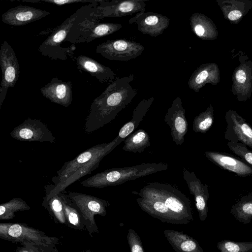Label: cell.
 <instances>
[{"label": "cell", "instance_id": "obj_12", "mask_svg": "<svg viewBox=\"0 0 252 252\" xmlns=\"http://www.w3.org/2000/svg\"><path fill=\"white\" fill-rule=\"evenodd\" d=\"M145 0H100L98 9L101 19L105 17L119 18L145 11Z\"/></svg>", "mask_w": 252, "mask_h": 252}, {"label": "cell", "instance_id": "obj_4", "mask_svg": "<svg viewBox=\"0 0 252 252\" xmlns=\"http://www.w3.org/2000/svg\"><path fill=\"white\" fill-rule=\"evenodd\" d=\"M132 193L138 194L140 197L162 202L186 224L193 220L189 197L171 185L158 182L150 183L142 188L139 192L134 191Z\"/></svg>", "mask_w": 252, "mask_h": 252}, {"label": "cell", "instance_id": "obj_33", "mask_svg": "<svg viewBox=\"0 0 252 252\" xmlns=\"http://www.w3.org/2000/svg\"><path fill=\"white\" fill-rule=\"evenodd\" d=\"M97 0H23V2H37V3H48L50 4H53L57 5H63L68 4H72L74 3H79V2H88L93 3L95 2Z\"/></svg>", "mask_w": 252, "mask_h": 252}, {"label": "cell", "instance_id": "obj_9", "mask_svg": "<svg viewBox=\"0 0 252 252\" xmlns=\"http://www.w3.org/2000/svg\"><path fill=\"white\" fill-rule=\"evenodd\" d=\"M14 139L25 142H48L54 143L56 138L47 126L37 119L28 118L10 132Z\"/></svg>", "mask_w": 252, "mask_h": 252}, {"label": "cell", "instance_id": "obj_2", "mask_svg": "<svg viewBox=\"0 0 252 252\" xmlns=\"http://www.w3.org/2000/svg\"><path fill=\"white\" fill-rule=\"evenodd\" d=\"M125 139L117 136L110 143L98 144L78 155L74 159L65 162L57 171L52 182L44 186L50 196L64 190L69 185L98 167L104 157L111 152Z\"/></svg>", "mask_w": 252, "mask_h": 252}, {"label": "cell", "instance_id": "obj_20", "mask_svg": "<svg viewBox=\"0 0 252 252\" xmlns=\"http://www.w3.org/2000/svg\"><path fill=\"white\" fill-rule=\"evenodd\" d=\"M75 60L78 69L95 77L101 83H111L117 78L116 74L110 67L89 57L79 55L75 58Z\"/></svg>", "mask_w": 252, "mask_h": 252}, {"label": "cell", "instance_id": "obj_15", "mask_svg": "<svg viewBox=\"0 0 252 252\" xmlns=\"http://www.w3.org/2000/svg\"><path fill=\"white\" fill-rule=\"evenodd\" d=\"M183 178L188 185L190 194L194 197L199 218L200 220L204 221L208 215L209 186L207 184H203L193 171H189L186 168H183Z\"/></svg>", "mask_w": 252, "mask_h": 252}, {"label": "cell", "instance_id": "obj_13", "mask_svg": "<svg viewBox=\"0 0 252 252\" xmlns=\"http://www.w3.org/2000/svg\"><path fill=\"white\" fill-rule=\"evenodd\" d=\"M0 65L2 72L0 88L8 90L14 87L19 78L20 65L13 48L6 41L0 46Z\"/></svg>", "mask_w": 252, "mask_h": 252}, {"label": "cell", "instance_id": "obj_11", "mask_svg": "<svg viewBox=\"0 0 252 252\" xmlns=\"http://www.w3.org/2000/svg\"><path fill=\"white\" fill-rule=\"evenodd\" d=\"M186 110L182 106L180 96L175 98L164 116V122L170 129L173 141L177 145H182L188 129V123L185 116Z\"/></svg>", "mask_w": 252, "mask_h": 252}, {"label": "cell", "instance_id": "obj_26", "mask_svg": "<svg viewBox=\"0 0 252 252\" xmlns=\"http://www.w3.org/2000/svg\"><path fill=\"white\" fill-rule=\"evenodd\" d=\"M151 145L147 132L142 128L132 133L124 140L123 150L132 153H142Z\"/></svg>", "mask_w": 252, "mask_h": 252}, {"label": "cell", "instance_id": "obj_35", "mask_svg": "<svg viewBox=\"0 0 252 252\" xmlns=\"http://www.w3.org/2000/svg\"><path fill=\"white\" fill-rule=\"evenodd\" d=\"M69 220L70 222L73 224H76L78 221V216L74 212H70L69 214Z\"/></svg>", "mask_w": 252, "mask_h": 252}, {"label": "cell", "instance_id": "obj_24", "mask_svg": "<svg viewBox=\"0 0 252 252\" xmlns=\"http://www.w3.org/2000/svg\"><path fill=\"white\" fill-rule=\"evenodd\" d=\"M163 232L168 242L176 252H203L196 240L183 232L165 229Z\"/></svg>", "mask_w": 252, "mask_h": 252}, {"label": "cell", "instance_id": "obj_1", "mask_svg": "<svg viewBox=\"0 0 252 252\" xmlns=\"http://www.w3.org/2000/svg\"><path fill=\"white\" fill-rule=\"evenodd\" d=\"M134 78L132 75L117 77L94 99L86 119V133H92L108 124L131 102L137 94V90L130 85Z\"/></svg>", "mask_w": 252, "mask_h": 252}, {"label": "cell", "instance_id": "obj_21", "mask_svg": "<svg viewBox=\"0 0 252 252\" xmlns=\"http://www.w3.org/2000/svg\"><path fill=\"white\" fill-rule=\"evenodd\" d=\"M136 201L142 210L162 222L186 224L183 220L172 213L161 201L142 197L136 198Z\"/></svg>", "mask_w": 252, "mask_h": 252}, {"label": "cell", "instance_id": "obj_8", "mask_svg": "<svg viewBox=\"0 0 252 252\" xmlns=\"http://www.w3.org/2000/svg\"><path fill=\"white\" fill-rule=\"evenodd\" d=\"M239 61L232 74L231 91L237 100L245 102L252 94V61L241 55Z\"/></svg>", "mask_w": 252, "mask_h": 252}, {"label": "cell", "instance_id": "obj_36", "mask_svg": "<svg viewBox=\"0 0 252 252\" xmlns=\"http://www.w3.org/2000/svg\"><path fill=\"white\" fill-rule=\"evenodd\" d=\"M6 209L5 207L3 205H1L0 206V215L1 216L5 212Z\"/></svg>", "mask_w": 252, "mask_h": 252}, {"label": "cell", "instance_id": "obj_3", "mask_svg": "<svg viewBox=\"0 0 252 252\" xmlns=\"http://www.w3.org/2000/svg\"><path fill=\"white\" fill-rule=\"evenodd\" d=\"M167 163H144L139 165L113 168L95 174L81 182L85 187L103 188L122 184L129 180L150 175L168 169Z\"/></svg>", "mask_w": 252, "mask_h": 252}, {"label": "cell", "instance_id": "obj_17", "mask_svg": "<svg viewBox=\"0 0 252 252\" xmlns=\"http://www.w3.org/2000/svg\"><path fill=\"white\" fill-rule=\"evenodd\" d=\"M72 83L58 77H53L50 82L40 88L42 94L51 102L64 107L69 106L72 101Z\"/></svg>", "mask_w": 252, "mask_h": 252}, {"label": "cell", "instance_id": "obj_28", "mask_svg": "<svg viewBox=\"0 0 252 252\" xmlns=\"http://www.w3.org/2000/svg\"><path fill=\"white\" fill-rule=\"evenodd\" d=\"M214 122V108L212 105L195 117L193 121L192 129L195 132L206 133Z\"/></svg>", "mask_w": 252, "mask_h": 252}, {"label": "cell", "instance_id": "obj_34", "mask_svg": "<svg viewBox=\"0 0 252 252\" xmlns=\"http://www.w3.org/2000/svg\"><path fill=\"white\" fill-rule=\"evenodd\" d=\"M22 229L19 224H13L10 226L8 230V234L13 237H18L22 233Z\"/></svg>", "mask_w": 252, "mask_h": 252}, {"label": "cell", "instance_id": "obj_37", "mask_svg": "<svg viewBox=\"0 0 252 252\" xmlns=\"http://www.w3.org/2000/svg\"></svg>", "mask_w": 252, "mask_h": 252}, {"label": "cell", "instance_id": "obj_19", "mask_svg": "<svg viewBox=\"0 0 252 252\" xmlns=\"http://www.w3.org/2000/svg\"><path fill=\"white\" fill-rule=\"evenodd\" d=\"M220 71L215 63L202 64L194 70L188 82L189 88L197 93L206 84L217 85L220 81Z\"/></svg>", "mask_w": 252, "mask_h": 252}, {"label": "cell", "instance_id": "obj_31", "mask_svg": "<svg viewBox=\"0 0 252 252\" xmlns=\"http://www.w3.org/2000/svg\"><path fill=\"white\" fill-rule=\"evenodd\" d=\"M227 145L231 151L252 167V151L246 145L239 142L233 143L230 141H228Z\"/></svg>", "mask_w": 252, "mask_h": 252}, {"label": "cell", "instance_id": "obj_6", "mask_svg": "<svg viewBox=\"0 0 252 252\" xmlns=\"http://www.w3.org/2000/svg\"><path fill=\"white\" fill-rule=\"evenodd\" d=\"M78 13V9L60 26L54 29L51 34L41 43L39 52L43 56L51 60L65 61L71 54L72 50L63 48L61 45L64 42L69 30Z\"/></svg>", "mask_w": 252, "mask_h": 252}, {"label": "cell", "instance_id": "obj_29", "mask_svg": "<svg viewBox=\"0 0 252 252\" xmlns=\"http://www.w3.org/2000/svg\"><path fill=\"white\" fill-rule=\"evenodd\" d=\"M122 28V25L118 23H98L91 31L86 42L89 43L96 38L110 35L118 31Z\"/></svg>", "mask_w": 252, "mask_h": 252}, {"label": "cell", "instance_id": "obj_32", "mask_svg": "<svg viewBox=\"0 0 252 252\" xmlns=\"http://www.w3.org/2000/svg\"><path fill=\"white\" fill-rule=\"evenodd\" d=\"M127 239L131 252H144L141 239L133 229L128 230Z\"/></svg>", "mask_w": 252, "mask_h": 252}, {"label": "cell", "instance_id": "obj_10", "mask_svg": "<svg viewBox=\"0 0 252 252\" xmlns=\"http://www.w3.org/2000/svg\"><path fill=\"white\" fill-rule=\"evenodd\" d=\"M224 118L227 124L224 138L252 148V128L246 120L230 109L226 111Z\"/></svg>", "mask_w": 252, "mask_h": 252}, {"label": "cell", "instance_id": "obj_25", "mask_svg": "<svg viewBox=\"0 0 252 252\" xmlns=\"http://www.w3.org/2000/svg\"><path fill=\"white\" fill-rule=\"evenodd\" d=\"M154 98L142 99L133 111L132 119L125 124L120 129L118 136L125 139L137 127L151 106Z\"/></svg>", "mask_w": 252, "mask_h": 252}, {"label": "cell", "instance_id": "obj_23", "mask_svg": "<svg viewBox=\"0 0 252 252\" xmlns=\"http://www.w3.org/2000/svg\"><path fill=\"white\" fill-rule=\"evenodd\" d=\"M190 26L193 33L202 40H213L219 32L213 21L205 14L195 12L190 17Z\"/></svg>", "mask_w": 252, "mask_h": 252}, {"label": "cell", "instance_id": "obj_16", "mask_svg": "<svg viewBox=\"0 0 252 252\" xmlns=\"http://www.w3.org/2000/svg\"><path fill=\"white\" fill-rule=\"evenodd\" d=\"M50 14L48 11L32 6L19 5L3 13L1 20L9 25L20 26L37 21Z\"/></svg>", "mask_w": 252, "mask_h": 252}, {"label": "cell", "instance_id": "obj_7", "mask_svg": "<svg viewBox=\"0 0 252 252\" xmlns=\"http://www.w3.org/2000/svg\"><path fill=\"white\" fill-rule=\"evenodd\" d=\"M145 47L126 39L108 40L97 46L96 52L111 61L126 62L142 55Z\"/></svg>", "mask_w": 252, "mask_h": 252}, {"label": "cell", "instance_id": "obj_5", "mask_svg": "<svg viewBox=\"0 0 252 252\" xmlns=\"http://www.w3.org/2000/svg\"><path fill=\"white\" fill-rule=\"evenodd\" d=\"M100 0L89 3L78 9V15L64 42L72 44L86 42L92 29L101 20L97 7Z\"/></svg>", "mask_w": 252, "mask_h": 252}, {"label": "cell", "instance_id": "obj_14", "mask_svg": "<svg viewBox=\"0 0 252 252\" xmlns=\"http://www.w3.org/2000/svg\"><path fill=\"white\" fill-rule=\"evenodd\" d=\"M170 19L153 12L141 11L128 20L129 24L136 23L141 33L156 37L162 34L169 26Z\"/></svg>", "mask_w": 252, "mask_h": 252}, {"label": "cell", "instance_id": "obj_27", "mask_svg": "<svg viewBox=\"0 0 252 252\" xmlns=\"http://www.w3.org/2000/svg\"><path fill=\"white\" fill-rule=\"evenodd\" d=\"M230 213L239 222L249 223L252 219V194L243 196L232 205Z\"/></svg>", "mask_w": 252, "mask_h": 252}, {"label": "cell", "instance_id": "obj_22", "mask_svg": "<svg viewBox=\"0 0 252 252\" xmlns=\"http://www.w3.org/2000/svg\"><path fill=\"white\" fill-rule=\"evenodd\" d=\"M224 19L236 25L252 8L250 0H216Z\"/></svg>", "mask_w": 252, "mask_h": 252}, {"label": "cell", "instance_id": "obj_18", "mask_svg": "<svg viewBox=\"0 0 252 252\" xmlns=\"http://www.w3.org/2000/svg\"><path fill=\"white\" fill-rule=\"evenodd\" d=\"M205 156L216 165L233 172L237 176L245 177L252 175L251 166L231 155L219 152L206 151Z\"/></svg>", "mask_w": 252, "mask_h": 252}, {"label": "cell", "instance_id": "obj_30", "mask_svg": "<svg viewBox=\"0 0 252 252\" xmlns=\"http://www.w3.org/2000/svg\"><path fill=\"white\" fill-rule=\"evenodd\" d=\"M217 248L220 252H252V242H236L224 239L218 242Z\"/></svg>", "mask_w": 252, "mask_h": 252}]
</instances>
